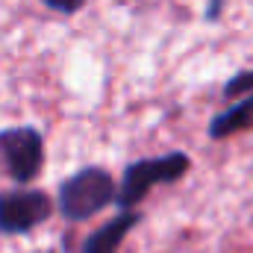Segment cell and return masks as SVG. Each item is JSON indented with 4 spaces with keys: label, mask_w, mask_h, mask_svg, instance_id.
Wrapping results in <instances>:
<instances>
[{
    "label": "cell",
    "mask_w": 253,
    "mask_h": 253,
    "mask_svg": "<svg viewBox=\"0 0 253 253\" xmlns=\"http://www.w3.org/2000/svg\"><path fill=\"white\" fill-rule=\"evenodd\" d=\"M44 168V138L36 126H6L0 129V177L12 183H33Z\"/></svg>",
    "instance_id": "cell-3"
},
{
    "label": "cell",
    "mask_w": 253,
    "mask_h": 253,
    "mask_svg": "<svg viewBox=\"0 0 253 253\" xmlns=\"http://www.w3.org/2000/svg\"><path fill=\"white\" fill-rule=\"evenodd\" d=\"M53 215V200L42 189L0 191V236H24Z\"/></svg>",
    "instance_id": "cell-4"
},
{
    "label": "cell",
    "mask_w": 253,
    "mask_h": 253,
    "mask_svg": "<svg viewBox=\"0 0 253 253\" xmlns=\"http://www.w3.org/2000/svg\"><path fill=\"white\" fill-rule=\"evenodd\" d=\"M189 168H191V159L183 150H168V153H159V156L135 159L124 168V177L115 186V200L112 203H118L121 209H132L153 189L183 180L189 174Z\"/></svg>",
    "instance_id": "cell-1"
},
{
    "label": "cell",
    "mask_w": 253,
    "mask_h": 253,
    "mask_svg": "<svg viewBox=\"0 0 253 253\" xmlns=\"http://www.w3.org/2000/svg\"><path fill=\"white\" fill-rule=\"evenodd\" d=\"M88 0H42V6H47L50 12H59V15H77Z\"/></svg>",
    "instance_id": "cell-8"
},
{
    "label": "cell",
    "mask_w": 253,
    "mask_h": 253,
    "mask_svg": "<svg viewBox=\"0 0 253 253\" xmlns=\"http://www.w3.org/2000/svg\"><path fill=\"white\" fill-rule=\"evenodd\" d=\"M115 200V180L100 165H85L65 177L56 189V206L68 221H85Z\"/></svg>",
    "instance_id": "cell-2"
},
{
    "label": "cell",
    "mask_w": 253,
    "mask_h": 253,
    "mask_svg": "<svg viewBox=\"0 0 253 253\" xmlns=\"http://www.w3.org/2000/svg\"><path fill=\"white\" fill-rule=\"evenodd\" d=\"M224 3H227V0H209V6H206V21H218Z\"/></svg>",
    "instance_id": "cell-9"
},
{
    "label": "cell",
    "mask_w": 253,
    "mask_h": 253,
    "mask_svg": "<svg viewBox=\"0 0 253 253\" xmlns=\"http://www.w3.org/2000/svg\"><path fill=\"white\" fill-rule=\"evenodd\" d=\"M253 129V91L236 97V103H230L227 109H221L212 121H209V138L221 141V138H233L239 132Z\"/></svg>",
    "instance_id": "cell-6"
},
{
    "label": "cell",
    "mask_w": 253,
    "mask_h": 253,
    "mask_svg": "<svg viewBox=\"0 0 253 253\" xmlns=\"http://www.w3.org/2000/svg\"><path fill=\"white\" fill-rule=\"evenodd\" d=\"M248 91H253V68L251 71L233 74V77L227 80V85L221 88V97H224V100H236V97H242V94H248Z\"/></svg>",
    "instance_id": "cell-7"
},
{
    "label": "cell",
    "mask_w": 253,
    "mask_h": 253,
    "mask_svg": "<svg viewBox=\"0 0 253 253\" xmlns=\"http://www.w3.org/2000/svg\"><path fill=\"white\" fill-rule=\"evenodd\" d=\"M141 221V212L132 209H121V215H115L109 224L97 227L85 242H83V253H118V248L124 245V239L129 236V230Z\"/></svg>",
    "instance_id": "cell-5"
}]
</instances>
